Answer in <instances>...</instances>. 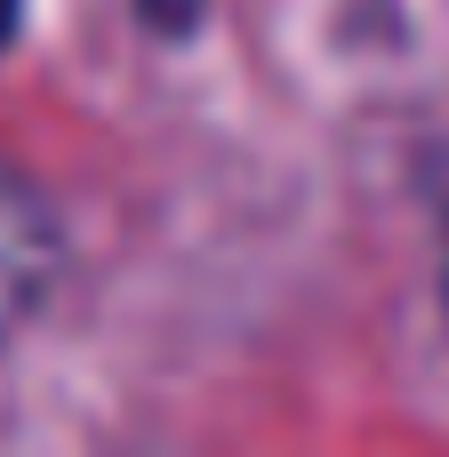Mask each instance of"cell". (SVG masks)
<instances>
[{
  "label": "cell",
  "instance_id": "obj_1",
  "mask_svg": "<svg viewBox=\"0 0 449 457\" xmlns=\"http://www.w3.org/2000/svg\"><path fill=\"white\" fill-rule=\"evenodd\" d=\"M56 225H48V209L16 185V177H0V345L40 313V297H48V281H56Z\"/></svg>",
  "mask_w": 449,
  "mask_h": 457
},
{
  "label": "cell",
  "instance_id": "obj_2",
  "mask_svg": "<svg viewBox=\"0 0 449 457\" xmlns=\"http://www.w3.org/2000/svg\"><path fill=\"white\" fill-rule=\"evenodd\" d=\"M145 8V24H161V32H185L193 16H201V0H137Z\"/></svg>",
  "mask_w": 449,
  "mask_h": 457
},
{
  "label": "cell",
  "instance_id": "obj_3",
  "mask_svg": "<svg viewBox=\"0 0 449 457\" xmlns=\"http://www.w3.org/2000/svg\"><path fill=\"white\" fill-rule=\"evenodd\" d=\"M16 8H24V0H0V48L16 40Z\"/></svg>",
  "mask_w": 449,
  "mask_h": 457
},
{
  "label": "cell",
  "instance_id": "obj_4",
  "mask_svg": "<svg viewBox=\"0 0 449 457\" xmlns=\"http://www.w3.org/2000/svg\"><path fill=\"white\" fill-rule=\"evenodd\" d=\"M442 297H449V273H442Z\"/></svg>",
  "mask_w": 449,
  "mask_h": 457
}]
</instances>
